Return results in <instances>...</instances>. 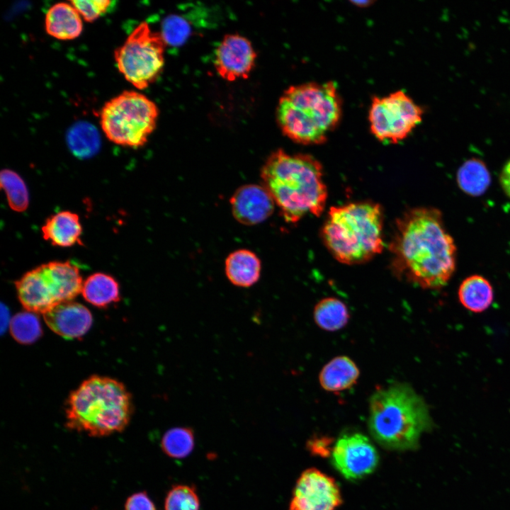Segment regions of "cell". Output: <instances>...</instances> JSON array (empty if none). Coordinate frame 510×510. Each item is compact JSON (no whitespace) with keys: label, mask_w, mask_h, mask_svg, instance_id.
<instances>
[{"label":"cell","mask_w":510,"mask_h":510,"mask_svg":"<svg viewBox=\"0 0 510 510\" xmlns=\"http://www.w3.org/2000/svg\"><path fill=\"white\" fill-rule=\"evenodd\" d=\"M390 251L394 272L424 289L445 286L455 271L456 246L435 208L405 212L397 220Z\"/></svg>","instance_id":"cell-1"},{"label":"cell","mask_w":510,"mask_h":510,"mask_svg":"<svg viewBox=\"0 0 510 510\" xmlns=\"http://www.w3.org/2000/svg\"><path fill=\"white\" fill-rule=\"evenodd\" d=\"M261 178L286 222H297L307 214L319 216L324 210L322 166L312 155L277 149L263 165Z\"/></svg>","instance_id":"cell-2"},{"label":"cell","mask_w":510,"mask_h":510,"mask_svg":"<svg viewBox=\"0 0 510 510\" xmlns=\"http://www.w3.org/2000/svg\"><path fill=\"white\" fill-rule=\"evenodd\" d=\"M341 113L336 85L329 81L289 86L279 98L276 115L280 130L290 140L318 144L339 124Z\"/></svg>","instance_id":"cell-3"},{"label":"cell","mask_w":510,"mask_h":510,"mask_svg":"<svg viewBox=\"0 0 510 510\" xmlns=\"http://www.w3.org/2000/svg\"><path fill=\"white\" fill-rule=\"evenodd\" d=\"M431 425L425 401L406 383L380 388L370 397L368 429L373 438L386 448L414 449Z\"/></svg>","instance_id":"cell-4"},{"label":"cell","mask_w":510,"mask_h":510,"mask_svg":"<svg viewBox=\"0 0 510 510\" xmlns=\"http://www.w3.org/2000/svg\"><path fill=\"white\" fill-rule=\"evenodd\" d=\"M132 413V396L123 382L92 375L69 394L65 425L90 436L103 437L123 431Z\"/></svg>","instance_id":"cell-5"},{"label":"cell","mask_w":510,"mask_h":510,"mask_svg":"<svg viewBox=\"0 0 510 510\" xmlns=\"http://www.w3.org/2000/svg\"><path fill=\"white\" fill-rule=\"evenodd\" d=\"M383 212L370 201L332 207L323 225L324 243L345 264L366 262L383 249Z\"/></svg>","instance_id":"cell-6"},{"label":"cell","mask_w":510,"mask_h":510,"mask_svg":"<svg viewBox=\"0 0 510 510\" xmlns=\"http://www.w3.org/2000/svg\"><path fill=\"white\" fill-rule=\"evenodd\" d=\"M83 285L79 268L70 261H50L23 275L16 281L18 298L28 312L45 314L72 301Z\"/></svg>","instance_id":"cell-7"},{"label":"cell","mask_w":510,"mask_h":510,"mask_svg":"<svg viewBox=\"0 0 510 510\" xmlns=\"http://www.w3.org/2000/svg\"><path fill=\"white\" fill-rule=\"evenodd\" d=\"M159 116L156 103L142 93L124 91L105 103L100 113V125L112 142L140 147L155 130Z\"/></svg>","instance_id":"cell-8"},{"label":"cell","mask_w":510,"mask_h":510,"mask_svg":"<svg viewBox=\"0 0 510 510\" xmlns=\"http://www.w3.org/2000/svg\"><path fill=\"white\" fill-rule=\"evenodd\" d=\"M166 44L160 32L141 22L114 52L117 68L124 78L140 90L153 84L164 65Z\"/></svg>","instance_id":"cell-9"},{"label":"cell","mask_w":510,"mask_h":510,"mask_svg":"<svg viewBox=\"0 0 510 510\" xmlns=\"http://www.w3.org/2000/svg\"><path fill=\"white\" fill-rule=\"evenodd\" d=\"M423 110L408 94L397 90L384 96H374L368 110L370 130L380 141L397 143L418 125Z\"/></svg>","instance_id":"cell-10"},{"label":"cell","mask_w":510,"mask_h":510,"mask_svg":"<svg viewBox=\"0 0 510 510\" xmlns=\"http://www.w3.org/2000/svg\"><path fill=\"white\" fill-rule=\"evenodd\" d=\"M332 462L344 477L357 480L375 469L378 455L366 436L354 433L345 434L337 440L332 452Z\"/></svg>","instance_id":"cell-11"},{"label":"cell","mask_w":510,"mask_h":510,"mask_svg":"<svg viewBox=\"0 0 510 510\" xmlns=\"http://www.w3.org/2000/svg\"><path fill=\"white\" fill-rule=\"evenodd\" d=\"M341 502V494L334 480L310 468L298 480L289 510H334Z\"/></svg>","instance_id":"cell-12"},{"label":"cell","mask_w":510,"mask_h":510,"mask_svg":"<svg viewBox=\"0 0 510 510\" xmlns=\"http://www.w3.org/2000/svg\"><path fill=\"white\" fill-rule=\"evenodd\" d=\"M256 53L251 42L239 34L225 35L215 50V67L229 81L246 79L254 67Z\"/></svg>","instance_id":"cell-13"},{"label":"cell","mask_w":510,"mask_h":510,"mask_svg":"<svg viewBox=\"0 0 510 510\" xmlns=\"http://www.w3.org/2000/svg\"><path fill=\"white\" fill-rule=\"evenodd\" d=\"M234 217L245 225H254L268 219L275 202L264 186L247 184L237 188L230 198Z\"/></svg>","instance_id":"cell-14"},{"label":"cell","mask_w":510,"mask_h":510,"mask_svg":"<svg viewBox=\"0 0 510 510\" xmlns=\"http://www.w3.org/2000/svg\"><path fill=\"white\" fill-rule=\"evenodd\" d=\"M42 315L46 324L53 332L68 339L84 336L93 322L89 310L73 301L57 305Z\"/></svg>","instance_id":"cell-15"},{"label":"cell","mask_w":510,"mask_h":510,"mask_svg":"<svg viewBox=\"0 0 510 510\" xmlns=\"http://www.w3.org/2000/svg\"><path fill=\"white\" fill-rule=\"evenodd\" d=\"M81 15L69 2H60L47 11L45 18L47 33L58 40H68L79 37L83 30Z\"/></svg>","instance_id":"cell-16"},{"label":"cell","mask_w":510,"mask_h":510,"mask_svg":"<svg viewBox=\"0 0 510 510\" xmlns=\"http://www.w3.org/2000/svg\"><path fill=\"white\" fill-rule=\"evenodd\" d=\"M81 233L78 215L70 211H61L51 215L42 227L43 238L60 247L81 244Z\"/></svg>","instance_id":"cell-17"},{"label":"cell","mask_w":510,"mask_h":510,"mask_svg":"<svg viewBox=\"0 0 510 510\" xmlns=\"http://www.w3.org/2000/svg\"><path fill=\"white\" fill-rule=\"evenodd\" d=\"M360 372L348 356H336L324 366L319 375L321 387L328 392H341L354 385Z\"/></svg>","instance_id":"cell-18"},{"label":"cell","mask_w":510,"mask_h":510,"mask_svg":"<svg viewBox=\"0 0 510 510\" xmlns=\"http://www.w3.org/2000/svg\"><path fill=\"white\" fill-rule=\"evenodd\" d=\"M261 261L251 251L239 249L226 259L225 271L228 280L234 285L248 288L260 278Z\"/></svg>","instance_id":"cell-19"},{"label":"cell","mask_w":510,"mask_h":510,"mask_svg":"<svg viewBox=\"0 0 510 510\" xmlns=\"http://www.w3.org/2000/svg\"><path fill=\"white\" fill-rule=\"evenodd\" d=\"M461 305L472 312H482L492 304L494 291L490 282L480 275H472L465 278L458 291Z\"/></svg>","instance_id":"cell-20"},{"label":"cell","mask_w":510,"mask_h":510,"mask_svg":"<svg viewBox=\"0 0 510 510\" xmlns=\"http://www.w3.org/2000/svg\"><path fill=\"white\" fill-rule=\"evenodd\" d=\"M83 298L91 305L103 308L120 300V288L118 281L104 273H95L83 283Z\"/></svg>","instance_id":"cell-21"},{"label":"cell","mask_w":510,"mask_h":510,"mask_svg":"<svg viewBox=\"0 0 510 510\" xmlns=\"http://www.w3.org/2000/svg\"><path fill=\"white\" fill-rule=\"evenodd\" d=\"M456 179L459 188L472 196H479L485 193L491 181L486 164L475 158L466 160L459 167Z\"/></svg>","instance_id":"cell-22"},{"label":"cell","mask_w":510,"mask_h":510,"mask_svg":"<svg viewBox=\"0 0 510 510\" xmlns=\"http://www.w3.org/2000/svg\"><path fill=\"white\" fill-rule=\"evenodd\" d=\"M67 142L70 151L80 159L94 156L98 151L101 144L97 129L85 121L78 122L69 129Z\"/></svg>","instance_id":"cell-23"},{"label":"cell","mask_w":510,"mask_h":510,"mask_svg":"<svg viewBox=\"0 0 510 510\" xmlns=\"http://www.w3.org/2000/svg\"><path fill=\"white\" fill-rule=\"evenodd\" d=\"M313 317L319 328L335 332L342 329L348 323L349 312L342 301L335 298H327L316 305Z\"/></svg>","instance_id":"cell-24"},{"label":"cell","mask_w":510,"mask_h":510,"mask_svg":"<svg viewBox=\"0 0 510 510\" xmlns=\"http://www.w3.org/2000/svg\"><path fill=\"white\" fill-rule=\"evenodd\" d=\"M195 438L192 429L174 427L168 430L161 442L164 453L172 458L181 459L188 455L194 448Z\"/></svg>","instance_id":"cell-25"},{"label":"cell","mask_w":510,"mask_h":510,"mask_svg":"<svg viewBox=\"0 0 510 510\" xmlns=\"http://www.w3.org/2000/svg\"><path fill=\"white\" fill-rule=\"evenodd\" d=\"M0 183L10 208L17 212L26 210L29 203V195L22 178L14 171L4 169L0 174Z\"/></svg>","instance_id":"cell-26"},{"label":"cell","mask_w":510,"mask_h":510,"mask_svg":"<svg viewBox=\"0 0 510 510\" xmlns=\"http://www.w3.org/2000/svg\"><path fill=\"white\" fill-rule=\"evenodd\" d=\"M9 325L13 338L22 344H32L42 334L39 319L35 313L28 311L15 314Z\"/></svg>","instance_id":"cell-27"},{"label":"cell","mask_w":510,"mask_h":510,"mask_svg":"<svg viewBox=\"0 0 510 510\" xmlns=\"http://www.w3.org/2000/svg\"><path fill=\"white\" fill-rule=\"evenodd\" d=\"M198 496L192 487L179 484L172 487L166 494L164 510H199Z\"/></svg>","instance_id":"cell-28"},{"label":"cell","mask_w":510,"mask_h":510,"mask_svg":"<svg viewBox=\"0 0 510 510\" xmlns=\"http://www.w3.org/2000/svg\"><path fill=\"white\" fill-rule=\"evenodd\" d=\"M191 23L180 15L167 16L162 22L161 34L166 44L171 46L182 45L191 33Z\"/></svg>","instance_id":"cell-29"},{"label":"cell","mask_w":510,"mask_h":510,"mask_svg":"<svg viewBox=\"0 0 510 510\" xmlns=\"http://www.w3.org/2000/svg\"><path fill=\"white\" fill-rule=\"evenodd\" d=\"M86 22L91 23L106 13L114 6L109 0H80L69 1Z\"/></svg>","instance_id":"cell-30"},{"label":"cell","mask_w":510,"mask_h":510,"mask_svg":"<svg viewBox=\"0 0 510 510\" xmlns=\"http://www.w3.org/2000/svg\"><path fill=\"white\" fill-rule=\"evenodd\" d=\"M125 510H156V507L145 492H140L132 494L127 499Z\"/></svg>","instance_id":"cell-31"},{"label":"cell","mask_w":510,"mask_h":510,"mask_svg":"<svg viewBox=\"0 0 510 510\" xmlns=\"http://www.w3.org/2000/svg\"><path fill=\"white\" fill-rule=\"evenodd\" d=\"M500 185L505 194L510 198V159L504 164L499 176Z\"/></svg>","instance_id":"cell-32"}]
</instances>
